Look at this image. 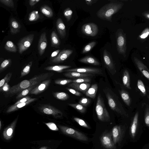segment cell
I'll return each mask as SVG.
<instances>
[{
	"label": "cell",
	"instance_id": "cell-55",
	"mask_svg": "<svg viewBox=\"0 0 149 149\" xmlns=\"http://www.w3.org/2000/svg\"><path fill=\"white\" fill-rule=\"evenodd\" d=\"M60 51V50H57L51 54V58H53L55 57L59 53Z\"/></svg>",
	"mask_w": 149,
	"mask_h": 149
},
{
	"label": "cell",
	"instance_id": "cell-50",
	"mask_svg": "<svg viewBox=\"0 0 149 149\" xmlns=\"http://www.w3.org/2000/svg\"><path fill=\"white\" fill-rule=\"evenodd\" d=\"M31 99V98L29 96H26L24 97L21 99L19 100L15 103L14 104L15 105L20 103L25 102L28 101Z\"/></svg>",
	"mask_w": 149,
	"mask_h": 149
},
{
	"label": "cell",
	"instance_id": "cell-19",
	"mask_svg": "<svg viewBox=\"0 0 149 149\" xmlns=\"http://www.w3.org/2000/svg\"><path fill=\"white\" fill-rule=\"evenodd\" d=\"M37 99V98H31L30 100L24 102L16 104H13L9 107L6 111L7 113L15 111L33 102Z\"/></svg>",
	"mask_w": 149,
	"mask_h": 149
},
{
	"label": "cell",
	"instance_id": "cell-57",
	"mask_svg": "<svg viewBox=\"0 0 149 149\" xmlns=\"http://www.w3.org/2000/svg\"><path fill=\"white\" fill-rule=\"evenodd\" d=\"M39 149H51L47 146H43L40 148Z\"/></svg>",
	"mask_w": 149,
	"mask_h": 149
},
{
	"label": "cell",
	"instance_id": "cell-21",
	"mask_svg": "<svg viewBox=\"0 0 149 149\" xmlns=\"http://www.w3.org/2000/svg\"><path fill=\"white\" fill-rule=\"evenodd\" d=\"M139 113L136 112L134 117L130 129V132L132 138H134L136 134L138 125Z\"/></svg>",
	"mask_w": 149,
	"mask_h": 149
},
{
	"label": "cell",
	"instance_id": "cell-1",
	"mask_svg": "<svg viewBox=\"0 0 149 149\" xmlns=\"http://www.w3.org/2000/svg\"><path fill=\"white\" fill-rule=\"evenodd\" d=\"M124 5L122 2H111L104 5L97 12L100 19L111 22L112 15L118 12Z\"/></svg>",
	"mask_w": 149,
	"mask_h": 149
},
{
	"label": "cell",
	"instance_id": "cell-3",
	"mask_svg": "<svg viewBox=\"0 0 149 149\" xmlns=\"http://www.w3.org/2000/svg\"><path fill=\"white\" fill-rule=\"evenodd\" d=\"M95 110L98 119L102 122L110 121V118L104 104L103 98L100 94L97 97Z\"/></svg>",
	"mask_w": 149,
	"mask_h": 149
},
{
	"label": "cell",
	"instance_id": "cell-34",
	"mask_svg": "<svg viewBox=\"0 0 149 149\" xmlns=\"http://www.w3.org/2000/svg\"><path fill=\"white\" fill-rule=\"evenodd\" d=\"M37 85H36L31 86L22 91L17 94L16 97V99H18L25 97L26 95L30 93L31 90Z\"/></svg>",
	"mask_w": 149,
	"mask_h": 149
},
{
	"label": "cell",
	"instance_id": "cell-59",
	"mask_svg": "<svg viewBox=\"0 0 149 149\" xmlns=\"http://www.w3.org/2000/svg\"><path fill=\"white\" fill-rule=\"evenodd\" d=\"M148 149V148H146V149Z\"/></svg>",
	"mask_w": 149,
	"mask_h": 149
},
{
	"label": "cell",
	"instance_id": "cell-14",
	"mask_svg": "<svg viewBox=\"0 0 149 149\" xmlns=\"http://www.w3.org/2000/svg\"><path fill=\"white\" fill-rule=\"evenodd\" d=\"M70 49L64 50L61 51L57 56L52 60L54 63H58L63 61L67 59L73 52Z\"/></svg>",
	"mask_w": 149,
	"mask_h": 149
},
{
	"label": "cell",
	"instance_id": "cell-43",
	"mask_svg": "<svg viewBox=\"0 0 149 149\" xmlns=\"http://www.w3.org/2000/svg\"><path fill=\"white\" fill-rule=\"evenodd\" d=\"M74 120L80 126L88 129H90V127L83 120L77 117H74Z\"/></svg>",
	"mask_w": 149,
	"mask_h": 149
},
{
	"label": "cell",
	"instance_id": "cell-18",
	"mask_svg": "<svg viewBox=\"0 0 149 149\" xmlns=\"http://www.w3.org/2000/svg\"><path fill=\"white\" fill-rule=\"evenodd\" d=\"M88 83H72L69 85V86L73 89L79 91L85 94L90 86Z\"/></svg>",
	"mask_w": 149,
	"mask_h": 149
},
{
	"label": "cell",
	"instance_id": "cell-6",
	"mask_svg": "<svg viewBox=\"0 0 149 149\" xmlns=\"http://www.w3.org/2000/svg\"><path fill=\"white\" fill-rule=\"evenodd\" d=\"M38 109L41 113L52 115L55 118H60L63 115V113L60 110L50 105L42 104Z\"/></svg>",
	"mask_w": 149,
	"mask_h": 149
},
{
	"label": "cell",
	"instance_id": "cell-2",
	"mask_svg": "<svg viewBox=\"0 0 149 149\" xmlns=\"http://www.w3.org/2000/svg\"><path fill=\"white\" fill-rule=\"evenodd\" d=\"M103 91L107 99L108 103L110 108L122 116L128 117L127 113L124 110L117 95L110 89H105Z\"/></svg>",
	"mask_w": 149,
	"mask_h": 149
},
{
	"label": "cell",
	"instance_id": "cell-5",
	"mask_svg": "<svg viewBox=\"0 0 149 149\" xmlns=\"http://www.w3.org/2000/svg\"><path fill=\"white\" fill-rule=\"evenodd\" d=\"M116 46L119 54L126 56V39L125 34L121 30H118L116 35Z\"/></svg>",
	"mask_w": 149,
	"mask_h": 149
},
{
	"label": "cell",
	"instance_id": "cell-22",
	"mask_svg": "<svg viewBox=\"0 0 149 149\" xmlns=\"http://www.w3.org/2000/svg\"><path fill=\"white\" fill-rule=\"evenodd\" d=\"M10 27L11 33L15 34L19 32L21 25L15 18H12L10 20Z\"/></svg>",
	"mask_w": 149,
	"mask_h": 149
},
{
	"label": "cell",
	"instance_id": "cell-13",
	"mask_svg": "<svg viewBox=\"0 0 149 149\" xmlns=\"http://www.w3.org/2000/svg\"><path fill=\"white\" fill-rule=\"evenodd\" d=\"M51 82L50 79L46 80L33 88L30 91L31 94L37 95L43 92L49 86Z\"/></svg>",
	"mask_w": 149,
	"mask_h": 149
},
{
	"label": "cell",
	"instance_id": "cell-15",
	"mask_svg": "<svg viewBox=\"0 0 149 149\" xmlns=\"http://www.w3.org/2000/svg\"><path fill=\"white\" fill-rule=\"evenodd\" d=\"M46 32H44L40 36L38 44V49L39 55L41 56L44 53L47 45Z\"/></svg>",
	"mask_w": 149,
	"mask_h": 149
},
{
	"label": "cell",
	"instance_id": "cell-11",
	"mask_svg": "<svg viewBox=\"0 0 149 149\" xmlns=\"http://www.w3.org/2000/svg\"><path fill=\"white\" fill-rule=\"evenodd\" d=\"M103 58L105 67L113 75L116 72L115 66L111 57L105 49L103 51Z\"/></svg>",
	"mask_w": 149,
	"mask_h": 149
},
{
	"label": "cell",
	"instance_id": "cell-27",
	"mask_svg": "<svg viewBox=\"0 0 149 149\" xmlns=\"http://www.w3.org/2000/svg\"><path fill=\"white\" fill-rule=\"evenodd\" d=\"M40 10L47 17L50 18L53 16V13L52 9L47 5H45L41 7Z\"/></svg>",
	"mask_w": 149,
	"mask_h": 149
},
{
	"label": "cell",
	"instance_id": "cell-24",
	"mask_svg": "<svg viewBox=\"0 0 149 149\" xmlns=\"http://www.w3.org/2000/svg\"><path fill=\"white\" fill-rule=\"evenodd\" d=\"M79 61L81 63L94 65H100V62L95 58L90 56L82 58L79 60Z\"/></svg>",
	"mask_w": 149,
	"mask_h": 149
},
{
	"label": "cell",
	"instance_id": "cell-49",
	"mask_svg": "<svg viewBox=\"0 0 149 149\" xmlns=\"http://www.w3.org/2000/svg\"><path fill=\"white\" fill-rule=\"evenodd\" d=\"M149 34V29L147 27L145 28L139 35V38L141 39H144L146 38Z\"/></svg>",
	"mask_w": 149,
	"mask_h": 149
},
{
	"label": "cell",
	"instance_id": "cell-31",
	"mask_svg": "<svg viewBox=\"0 0 149 149\" xmlns=\"http://www.w3.org/2000/svg\"><path fill=\"white\" fill-rule=\"evenodd\" d=\"M53 95L56 99L62 100L68 99L69 96L68 94L64 92H56L53 93Z\"/></svg>",
	"mask_w": 149,
	"mask_h": 149
},
{
	"label": "cell",
	"instance_id": "cell-7",
	"mask_svg": "<svg viewBox=\"0 0 149 149\" xmlns=\"http://www.w3.org/2000/svg\"><path fill=\"white\" fill-rule=\"evenodd\" d=\"M34 34H30L20 40L17 44V45L19 52L20 54H22L30 46L34 38Z\"/></svg>",
	"mask_w": 149,
	"mask_h": 149
},
{
	"label": "cell",
	"instance_id": "cell-58",
	"mask_svg": "<svg viewBox=\"0 0 149 149\" xmlns=\"http://www.w3.org/2000/svg\"><path fill=\"white\" fill-rule=\"evenodd\" d=\"M1 120H0V130H1Z\"/></svg>",
	"mask_w": 149,
	"mask_h": 149
},
{
	"label": "cell",
	"instance_id": "cell-9",
	"mask_svg": "<svg viewBox=\"0 0 149 149\" xmlns=\"http://www.w3.org/2000/svg\"><path fill=\"white\" fill-rule=\"evenodd\" d=\"M81 31L86 35L94 36H96L99 31L97 25L94 23H89L84 24L82 26Z\"/></svg>",
	"mask_w": 149,
	"mask_h": 149
},
{
	"label": "cell",
	"instance_id": "cell-53",
	"mask_svg": "<svg viewBox=\"0 0 149 149\" xmlns=\"http://www.w3.org/2000/svg\"><path fill=\"white\" fill-rule=\"evenodd\" d=\"M40 1V0H30L29 1V3L30 6H33Z\"/></svg>",
	"mask_w": 149,
	"mask_h": 149
},
{
	"label": "cell",
	"instance_id": "cell-41",
	"mask_svg": "<svg viewBox=\"0 0 149 149\" xmlns=\"http://www.w3.org/2000/svg\"><path fill=\"white\" fill-rule=\"evenodd\" d=\"M91 81L89 77H86L76 79L72 80V83H89Z\"/></svg>",
	"mask_w": 149,
	"mask_h": 149
},
{
	"label": "cell",
	"instance_id": "cell-44",
	"mask_svg": "<svg viewBox=\"0 0 149 149\" xmlns=\"http://www.w3.org/2000/svg\"><path fill=\"white\" fill-rule=\"evenodd\" d=\"M72 80L70 79H58L55 81V83L59 85H65L72 82Z\"/></svg>",
	"mask_w": 149,
	"mask_h": 149
},
{
	"label": "cell",
	"instance_id": "cell-38",
	"mask_svg": "<svg viewBox=\"0 0 149 149\" xmlns=\"http://www.w3.org/2000/svg\"><path fill=\"white\" fill-rule=\"evenodd\" d=\"M40 17V15L37 11L33 10L29 15L28 19L31 22L35 21L38 19Z\"/></svg>",
	"mask_w": 149,
	"mask_h": 149
},
{
	"label": "cell",
	"instance_id": "cell-10",
	"mask_svg": "<svg viewBox=\"0 0 149 149\" xmlns=\"http://www.w3.org/2000/svg\"><path fill=\"white\" fill-rule=\"evenodd\" d=\"M63 71L67 72H76L94 74H102V70L100 68H95L86 67L68 69Z\"/></svg>",
	"mask_w": 149,
	"mask_h": 149
},
{
	"label": "cell",
	"instance_id": "cell-39",
	"mask_svg": "<svg viewBox=\"0 0 149 149\" xmlns=\"http://www.w3.org/2000/svg\"><path fill=\"white\" fill-rule=\"evenodd\" d=\"M96 42L92 41L85 46L82 51V54H85L90 52L95 45Z\"/></svg>",
	"mask_w": 149,
	"mask_h": 149
},
{
	"label": "cell",
	"instance_id": "cell-4",
	"mask_svg": "<svg viewBox=\"0 0 149 149\" xmlns=\"http://www.w3.org/2000/svg\"><path fill=\"white\" fill-rule=\"evenodd\" d=\"M61 132L64 134L77 140L82 141H87L88 137L84 134L71 128L67 126L58 125Z\"/></svg>",
	"mask_w": 149,
	"mask_h": 149
},
{
	"label": "cell",
	"instance_id": "cell-60",
	"mask_svg": "<svg viewBox=\"0 0 149 149\" xmlns=\"http://www.w3.org/2000/svg\"></svg>",
	"mask_w": 149,
	"mask_h": 149
},
{
	"label": "cell",
	"instance_id": "cell-20",
	"mask_svg": "<svg viewBox=\"0 0 149 149\" xmlns=\"http://www.w3.org/2000/svg\"><path fill=\"white\" fill-rule=\"evenodd\" d=\"M64 75L68 77L76 79L83 77H93L96 76V74H91L71 72L65 73Z\"/></svg>",
	"mask_w": 149,
	"mask_h": 149
},
{
	"label": "cell",
	"instance_id": "cell-40",
	"mask_svg": "<svg viewBox=\"0 0 149 149\" xmlns=\"http://www.w3.org/2000/svg\"><path fill=\"white\" fill-rule=\"evenodd\" d=\"M63 15L68 21H70L72 17V11L69 7L65 9L63 12Z\"/></svg>",
	"mask_w": 149,
	"mask_h": 149
},
{
	"label": "cell",
	"instance_id": "cell-56",
	"mask_svg": "<svg viewBox=\"0 0 149 149\" xmlns=\"http://www.w3.org/2000/svg\"><path fill=\"white\" fill-rule=\"evenodd\" d=\"M142 15L146 19H149V13L148 11L144 12Z\"/></svg>",
	"mask_w": 149,
	"mask_h": 149
},
{
	"label": "cell",
	"instance_id": "cell-33",
	"mask_svg": "<svg viewBox=\"0 0 149 149\" xmlns=\"http://www.w3.org/2000/svg\"><path fill=\"white\" fill-rule=\"evenodd\" d=\"M4 48L6 50L10 52H16L17 51L15 45L10 41H8L6 42Z\"/></svg>",
	"mask_w": 149,
	"mask_h": 149
},
{
	"label": "cell",
	"instance_id": "cell-52",
	"mask_svg": "<svg viewBox=\"0 0 149 149\" xmlns=\"http://www.w3.org/2000/svg\"><path fill=\"white\" fill-rule=\"evenodd\" d=\"M86 4L88 6H91L93 4L96 3L97 0H86L85 1Z\"/></svg>",
	"mask_w": 149,
	"mask_h": 149
},
{
	"label": "cell",
	"instance_id": "cell-47",
	"mask_svg": "<svg viewBox=\"0 0 149 149\" xmlns=\"http://www.w3.org/2000/svg\"><path fill=\"white\" fill-rule=\"evenodd\" d=\"M45 125L51 130L58 131L59 129L56 125L53 122H49L45 123Z\"/></svg>",
	"mask_w": 149,
	"mask_h": 149
},
{
	"label": "cell",
	"instance_id": "cell-12",
	"mask_svg": "<svg viewBox=\"0 0 149 149\" xmlns=\"http://www.w3.org/2000/svg\"><path fill=\"white\" fill-rule=\"evenodd\" d=\"M18 119V117H17L9 125L4 129L3 135L4 138L5 139L9 140L13 137Z\"/></svg>",
	"mask_w": 149,
	"mask_h": 149
},
{
	"label": "cell",
	"instance_id": "cell-42",
	"mask_svg": "<svg viewBox=\"0 0 149 149\" xmlns=\"http://www.w3.org/2000/svg\"><path fill=\"white\" fill-rule=\"evenodd\" d=\"M137 85L138 88L142 93L144 95L146 94L145 87L142 81L140 79H139L137 82Z\"/></svg>",
	"mask_w": 149,
	"mask_h": 149
},
{
	"label": "cell",
	"instance_id": "cell-28",
	"mask_svg": "<svg viewBox=\"0 0 149 149\" xmlns=\"http://www.w3.org/2000/svg\"><path fill=\"white\" fill-rule=\"evenodd\" d=\"M123 81L124 85L128 88L131 89L130 86V77L128 71L125 70L123 72Z\"/></svg>",
	"mask_w": 149,
	"mask_h": 149
},
{
	"label": "cell",
	"instance_id": "cell-32",
	"mask_svg": "<svg viewBox=\"0 0 149 149\" xmlns=\"http://www.w3.org/2000/svg\"><path fill=\"white\" fill-rule=\"evenodd\" d=\"M51 46L52 47L58 46L59 45L60 42L56 32L53 31L51 34Z\"/></svg>",
	"mask_w": 149,
	"mask_h": 149
},
{
	"label": "cell",
	"instance_id": "cell-30",
	"mask_svg": "<svg viewBox=\"0 0 149 149\" xmlns=\"http://www.w3.org/2000/svg\"><path fill=\"white\" fill-rule=\"evenodd\" d=\"M120 93L123 101L127 105L129 106L131 103V98L129 94L124 90L121 91Z\"/></svg>",
	"mask_w": 149,
	"mask_h": 149
},
{
	"label": "cell",
	"instance_id": "cell-51",
	"mask_svg": "<svg viewBox=\"0 0 149 149\" xmlns=\"http://www.w3.org/2000/svg\"><path fill=\"white\" fill-rule=\"evenodd\" d=\"M67 90L72 94L77 96H80L81 95V94L79 91L75 90L74 89L70 88H67Z\"/></svg>",
	"mask_w": 149,
	"mask_h": 149
},
{
	"label": "cell",
	"instance_id": "cell-29",
	"mask_svg": "<svg viewBox=\"0 0 149 149\" xmlns=\"http://www.w3.org/2000/svg\"><path fill=\"white\" fill-rule=\"evenodd\" d=\"M12 73H8L5 77L0 80V93L2 91V88L5 84L10 81L12 76Z\"/></svg>",
	"mask_w": 149,
	"mask_h": 149
},
{
	"label": "cell",
	"instance_id": "cell-23",
	"mask_svg": "<svg viewBox=\"0 0 149 149\" xmlns=\"http://www.w3.org/2000/svg\"><path fill=\"white\" fill-rule=\"evenodd\" d=\"M56 26L60 36L62 38L65 37L66 36V29L65 24L62 19L58 18L56 22Z\"/></svg>",
	"mask_w": 149,
	"mask_h": 149
},
{
	"label": "cell",
	"instance_id": "cell-45",
	"mask_svg": "<svg viewBox=\"0 0 149 149\" xmlns=\"http://www.w3.org/2000/svg\"><path fill=\"white\" fill-rule=\"evenodd\" d=\"M91 101V100L88 98L83 97L79 100V104L84 107H86L90 104Z\"/></svg>",
	"mask_w": 149,
	"mask_h": 149
},
{
	"label": "cell",
	"instance_id": "cell-54",
	"mask_svg": "<svg viewBox=\"0 0 149 149\" xmlns=\"http://www.w3.org/2000/svg\"><path fill=\"white\" fill-rule=\"evenodd\" d=\"M10 87L9 86L8 84V83H6L4 86H3L2 88V91H4L6 92L8 91Z\"/></svg>",
	"mask_w": 149,
	"mask_h": 149
},
{
	"label": "cell",
	"instance_id": "cell-37",
	"mask_svg": "<svg viewBox=\"0 0 149 149\" xmlns=\"http://www.w3.org/2000/svg\"><path fill=\"white\" fill-rule=\"evenodd\" d=\"M68 104L81 113H84L86 111V108L79 103H69Z\"/></svg>",
	"mask_w": 149,
	"mask_h": 149
},
{
	"label": "cell",
	"instance_id": "cell-46",
	"mask_svg": "<svg viewBox=\"0 0 149 149\" xmlns=\"http://www.w3.org/2000/svg\"><path fill=\"white\" fill-rule=\"evenodd\" d=\"M144 121L146 125L149 127V109L148 105L146 109L144 115Z\"/></svg>",
	"mask_w": 149,
	"mask_h": 149
},
{
	"label": "cell",
	"instance_id": "cell-17",
	"mask_svg": "<svg viewBox=\"0 0 149 149\" xmlns=\"http://www.w3.org/2000/svg\"><path fill=\"white\" fill-rule=\"evenodd\" d=\"M111 134L113 142L115 145L119 143L121 139L122 130L120 126L117 125L114 126L112 129Z\"/></svg>",
	"mask_w": 149,
	"mask_h": 149
},
{
	"label": "cell",
	"instance_id": "cell-35",
	"mask_svg": "<svg viewBox=\"0 0 149 149\" xmlns=\"http://www.w3.org/2000/svg\"><path fill=\"white\" fill-rule=\"evenodd\" d=\"M11 60L8 59L4 60L0 65V73L6 70L11 65Z\"/></svg>",
	"mask_w": 149,
	"mask_h": 149
},
{
	"label": "cell",
	"instance_id": "cell-36",
	"mask_svg": "<svg viewBox=\"0 0 149 149\" xmlns=\"http://www.w3.org/2000/svg\"><path fill=\"white\" fill-rule=\"evenodd\" d=\"M32 64V61H30L22 69L21 72L20 78L25 76L29 73Z\"/></svg>",
	"mask_w": 149,
	"mask_h": 149
},
{
	"label": "cell",
	"instance_id": "cell-26",
	"mask_svg": "<svg viewBox=\"0 0 149 149\" xmlns=\"http://www.w3.org/2000/svg\"><path fill=\"white\" fill-rule=\"evenodd\" d=\"M71 67L70 65H57L49 66L45 68L44 69L49 70L53 71L58 72H62L63 70L69 68Z\"/></svg>",
	"mask_w": 149,
	"mask_h": 149
},
{
	"label": "cell",
	"instance_id": "cell-25",
	"mask_svg": "<svg viewBox=\"0 0 149 149\" xmlns=\"http://www.w3.org/2000/svg\"><path fill=\"white\" fill-rule=\"evenodd\" d=\"M98 88L97 84L92 85L86 92L85 95L87 96L94 99L96 96Z\"/></svg>",
	"mask_w": 149,
	"mask_h": 149
},
{
	"label": "cell",
	"instance_id": "cell-16",
	"mask_svg": "<svg viewBox=\"0 0 149 149\" xmlns=\"http://www.w3.org/2000/svg\"><path fill=\"white\" fill-rule=\"evenodd\" d=\"M134 62L139 70L148 80L149 79V70L147 66L137 58H134Z\"/></svg>",
	"mask_w": 149,
	"mask_h": 149
},
{
	"label": "cell",
	"instance_id": "cell-48",
	"mask_svg": "<svg viewBox=\"0 0 149 149\" xmlns=\"http://www.w3.org/2000/svg\"><path fill=\"white\" fill-rule=\"evenodd\" d=\"M0 2L9 7L13 8L14 6L13 1L12 0H0Z\"/></svg>",
	"mask_w": 149,
	"mask_h": 149
},
{
	"label": "cell",
	"instance_id": "cell-8",
	"mask_svg": "<svg viewBox=\"0 0 149 149\" xmlns=\"http://www.w3.org/2000/svg\"><path fill=\"white\" fill-rule=\"evenodd\" d=\"M100 141L102 146L106 148L116 149V147L112 139L111 132H104L100 137Z\"/></svg>",
	"mask_w": 149,
	"mask_h": 149
}]
</instances>
